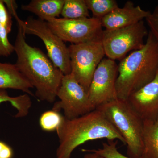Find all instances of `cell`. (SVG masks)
<instances>
[{"instance_id":"cell-5","label":"cell","mask_w":158,"mask_h":158,"mask_svg":"<svg viewBox=\"0 0 158 158\" xmlns=\"http://www.w3.org/2000/svg\"><path fill=\"white\" fill-rule=\"evenodd\" d=\"M148 34L143 20L124 27L103 30L101 42L105 55L114 61L123 59L131 51L142 48Z\"/></svg>"},{"instance_id":"cell-19","label":"cell","mask_w":158,"mask_h":158,"mask_svg":"<svg viewBox=\"0 0 158 158\" xmlns=\"http://www.w3.org/2000/svg\"><path fill=\"white\" fill-rule=\"evenodd\" d=\"M63 116L54 110L46 111L41 114L39 119L40 127L46 131H56L61 124Z\"/></svg>"},{"instance_id":"cell-3","label":"cell","mask_w":158,"mask_h":158,"mask_svg":"<svg viewBox=\"0 0 158 158\" xmlns=\"http://www.w3.org/2000/svg\"><path fill=\"white\" fill-rule=\"evenodd\" d=\"M158 71V42L149 31L144 46L122 59L118 65L117 98L127 101L132 94L151 81Z\"/></svg>"},{"instance_id":"cell-23","label":"cell","mask_w":158,"mask_h":158,"mask_svg":"<svg viewBox=\"0 0 158 158\" xmlns=\"http://www.w3.org/2000/svg\"><path fill=\"white\" fill-rule=\"evenodd\" d=\"M150 29V32L158 42V5L145 19Z\"/></svg>"},{"instance_id":"cell-13","label":"cell","mask_w":158,"mask_h":158,"mask_svg":"<svg viewBox=\"0 0 158 158\" xmlns=\"http://www.w3.org/2000/svg\"><path fill=\"white\" fill-rule=\"evenodd\" d=\"M33 88L15 64L0 62V89L21 90L27 94L34 96L31 90Z\"/></svg>"},{"instance_id":"cell-25","label":"cell","mask_w":158,"mask_h":158,"mask_svg":"<svg viewBox=\"0 0 158 158\" xmlns=\"http://www.w3.org/2000/svg\"><path fill=\"white\" fill-rule=\"evenodd\" d=\"M82 151L85 152H88V153L86 154L84 156V158H105L95 152L88 151L86 150V149H82Z\"/></svg>"},{"instance_id":"cell-4","label":"cell","mask_w":158,"mask_h":158,"mask_svg":"<svg viewBox=\"0 0 158 158\" xmlns=\"http://www.w3.org/2000/svg\"><path fill=\"white\" fill-rule=\"evenodd\" d=\"M114 127L125 141L128 157L142 156L143 144V119L127 101L116 99L96 108Z\"/></svg>"},{"instance_id":"cell-1","label":"cell","mask_w":158,"mask_h":158,"mask_svg":"<svg viewBox=\"0 0 158 158\" xmlns=\"http://www.w3.org/2000/svg\"><path fill=\"white\" fill-rule=\"evenodd\" d=\"M19 25L14 44L18 69L33 88L39 100L54 102L64 75L40 49L29 45Z\"/></svg>"},{"instance_id":"cell-20","label":"cell","mask_w":158,"mask_h":158,"mask_svg":"<svg viewBox=\"0 0 158 158\" xmlns=\"http://www.w3.org/2000/svg\"><path fill=\"white\" fill-rule=\"evenodd\" d=\"M117 140L108 141L107 143L102 144V148L98 149L86 150L96 153L105 158H131L123 155L118 151L117 148ZM139 158H144L141 156Z\"/></svg>"},{"instance_id":"cell-6","label":"cell","mask_w":158,"mask_h":158,"mask_svg":"<svg viewBox=\"0 0 158 158\" xmlns=\"http://www.w3.org/2000/svg\"><path fill=\"white\" fill-rule=\"evenodd\" d=\"M17 24L25 34L39 37L45 46L48 56L64 75L71 73L70 59L68 48L64 41L52 31L47 22L29 17L22 20L17 15L14 17Z\"/></svg>"},{"instance_id":"cell-11","label":"cell","mask_w":158,"mask_h":158,"mask_svg":"<svg viewBox=\"0 0 158 158\" xmlns=\"http://www.w3.org/2000/svg\"><path fill=\"white\" fill-rule=\"evenodd\" d=\"M127 101L142 119L158 116V71L154 78L129 97Z\"/></svg>"},{"instance_id":"cell-15","label":"cell","mask_w":158,"mask_h":158,"mask_svg":"<svg viewBox=\"0 0 158 158\" xmlns=\"http://www.w3.org/2000/svg\"><path fill=\"white\" fill-rule=\"evenodd\" d=\"M143 139L142 156L158 158V116L152 119L143 120Z\"/></svg>"},{"instance_id":"cell-17","label":"cell","mask_w":158,"mask_h":158,"mask_svg":"<svg viewBox=\"0 0 158 158\" xmlns=\"http://www.w3.org/2000/svg\"><path fill=\"white\" fill-rule=\"evenodd\" d=\"M61 15L66 19H77L90 18L85 0H64Z\"/></svg>"},{"instance_id":"cell-7","label":"cell","mask_w":158,"mask_h":158,"mask_svg":"<svg viewBox=\"0 0 158 158\" xmlns=\"http://www.w3.org/2000/svg\"><path fill=\"white\" fill-rule=\"evenodd\" d=\"M68 48L70 73L88 93L94 73L106 56L101 41L71 44Z\"/></svg>"},{"instance_id":"cell-10","label":"cell","mask_w":158,"mask_h":158,"mask_svg":"<svg viewBox=\"0 0 158 158\" xmlns=\"http://www.w3.org/2000/svg\"><path fill=\"white\" fill-rule=\"evenodd\" d=\"M118 75V65L115 61L104 58L94 73L88 93L89 100L95 109L117 98L116 84Z\"/></svg>"},{"instance_id":"cell-22","label":"cell","mask_w":158,"mask_h":158,"mask_svg":"<svg viewBox=\"0 0 158 158\" xmlns=\"http://www.w3.org/2000/svg\"><path fill=\"white\" fill-rule=\"evenodd\" d=\"M0 23L9 34L12 28V15L7 9L3 0H0Z\"/></svg>"},{"instance_id":"cell-24","label":"cell","mask_w":158,"mask_h":158,"mask_svg":"<svg viewBox=\"0 0 158 158\" xmlns=\"http://www.w3.org/2000/svg\"><path fill=\"white\" fill-rule=\"evenodd\" d=\"M13 152L11 147L0 141V158H12Z\"/></svg>"},{"instance_id":"cell-14","label":"cell","mask_w":158,"mask_h":158,"mask_svg":"<svg viewBox=\"0 0 158 158\" xmlns=\"http://www.w3.org/2000/svg\"><path fill=\"white\" fill-rule=\"evenodd\" d=\"M64 0H32L27 5H23L21 9L38 16V19L47 22L56 18L61 14Z\"/></svg>"},{"instance_id":"cell-9","label":"cell","mask_w":158,"mask_h":158,"mask_svg":"<svg viewBox=\"0 0 158 158\" xmlns=\"http://www.w3.org/2000/svg\"><path fill=\"white\" fill-rule=\"evenodd\" d=\"M57 97L59 100L54 103L52 110L58 112L63 110L67 119L77 118L95 110L88 92L71 73L64 75Z\"/></svg>"},{"instance_id":"cell-8","label":"cell","mask_w":158,"mask_h":158,"mask_svg":"<svg viewBox=\"0 0 158 158\" xmlns=\"http://www.w3.org/2000/svg\"><path fill=\"white\" fill-rule=\"evenodd\" d=\"M52 31L64 42L79 44L101 41L103 30L100 19L90 17L82 19L56 18L47 21Z\"/></svg>"},{"instance_id":"cell-21","label":"cell","mask_w":158,"mask_h":158,"mask_svg":"<svg viewBox=\"0 0 158 158\" xmlns=\"http://www.w3.org/2000/svg\"><path fill=\"white\" fill-rule=\"evenodd\" d=\"M8 33L0 23V56L8 57L14 52V45L8 38Z\"/></svg>"},{"instance_id":"cell-2","label":"cell","mask_w":158,"mask_h":158,"mask_svg":"<svg viewBox=\"0 0 158 158\" xmlns=\"http://www.w3.org/2000/svg\"><path fill=\"white\" fill-rule=\"evenodd\" d=\"M56 131L59 141L57 158H71L77 148L88 141L119 140L125 144L120 134L97 109L73 119H67L63 116Z\"/></svg>"},{"instance_id":"cell-16","label":"cell","mask_w":158,"mask_h":158,"mask_svg":"<svg viewBox=\"0 0 158 158\" xmlns=\"http://www.w3.org/2000/svg\"><path fill=\"white\" fill-rule=\"evenodd\" d=\"M4 102H9L17 110L15 118H23L27 116L32 103L29 94H25L19 96L11 97L6 90L0 89V104Z\"/></svg>"},{"instance_id":"cell-12","label":"cell","mask_w":158,"mask_h":158,"mask_svg":"<svg viewBox=\"0 0 158 158\" xmlns=\"http://www.w3.org/2000/svg\"><path fill=\"white\" fill-rule=\"evenodd\" d=\"M151 13L140 6H135L131 1H127L123 7H118L101 19V23L105 30L120 28L146 19Z\"/></svg>"},{"instance_id":"cell-18","label":"cell","mask_w":158,"mask_h":158,"mask_svg":"<svg viewBox=\"0 0 158 158\" xmlns=\"http://www.w3.org/2000/svg\"><path fill=\"white\" fill-rule=\"evenodd\" d=\"M93 17L101 19L118 7L115 0H85Z\"/></svg>"}]
</instances>
